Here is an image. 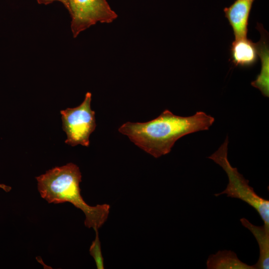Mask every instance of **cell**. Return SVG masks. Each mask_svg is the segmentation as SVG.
I'll list each match as a JSON object with an SVG mask.
<instances>
[{"label":"cell","instance_id":"obj_1","mask_svg":"<svg viewBox=\"0 0 269 269\" xmlns=\"http://www.w3.org/2000/svg\"><path fill=\"white\" fill-rule=\"evenodd\" d=\"M214 118L198 111L189 117H181L165 110L158 117L144 123L130 122L118 129L137 146L155 158L169 153L175 142L182 136L208 130Z\"/></svg>","mask_w":269,"mask_h":269},{"label":"cell","instance_id":"obj_2","mask_svg":"<svg viewBox=\"0 0 269 269\" xmlns=\"http://www.w3.org/2000/svg\"><path fill=\"white\" fill-rule=\"evenodd\" d=\"M81 178L79 167L73 163L54 167L36 177L38 190L42 198L49 203H72L84 212L86 227L99 229L107 221L110 206L107 204L95 206L88 205L80 194Z\"/></svg>","mask_w":269,"mask_h":269},{"label":"cell","instance_id":"obj_3","mask_svg":"<svg viewBox=\"0 0 269 269\" xmlns=\"http://www.w3.org/2000/svg\"><path fill=\"white\" fill-rule=\"evenodd\" d=\"M228 144L227 136L218 150L208 157L224 169L228 178L225 189L215 195L226 194L244 201L257 211L264 224L269 227V201L258 195L249 185V180L231 165L228 159Z\"/></svg>","mask_w":269,"mask_h":269},{"label":"cell","instance_id":"obj_4","mask_svg":"<svg viewBox=\"0 0 269 269\" xmlns=\"http://www.w3.org/2000/svg\"><path fill=\"white\" fill-rule=\"evenodd\" d=\"M92 94H85L78 106L61 110L62 129L67 135L65 142L72 146L78 144L88 147L91 134L96 127L95 112L91 109Z\"/></svg>","mask_w":269,"mask_h":269},{"label":"cell","instance_id":"obj_5","mask_svg":"<svg viewBox=\"0 0 269 269\" xmlns=\"http://www.w3.org/2000/svg\"><path fill=\"white\" fill-rule=\"evenodd\" d=\"M74 38L97 22L111 23L118 15L107 0H67Z\"/></svg>","mask_w":269,"mask_h":269},{"label":"cell","instance_id":"obj_6","mask_svg":"<svg viewBox=\"0 0 269 269\" xmlns=\"http://www.w3.org/2000/svg\"><path fill=\"white\" fill-rule=\"evenodd\" d=\"M255 0H236L224 9L225 16L232 27L235 39L246 38L248 20Z\"/></svg>","mask_w":269,"mask_h":269},{"label":"cell","instance_id":"obj_7","mask_svg":"<svg viewBox=\"0 0 269 269\" xmlns=\"http://www.w3.org/2000/svg\"><path fill=\"white\" fill-rule=\"evenodd\" d=\"M256 28L261 34L260 40L257 43L258 56L261 61V70L255 80L251 82L252 86L258 89L263 96H269V49L268 34L263 25L258 23Z\"/></svg>","mask_w":269,"mask_h":269},{"label":"cell","instance_id":"obj_8","mask_svg":"<svg viewBox=\"0 0 269 269\" xmlns=\"http://www.w3.org/2000/svg\"><path fill=\"white\" fill-rule=\"evenodd\" d=\"M231 61L236 66L249 67L258 61L257 44L246 38L235 39L231 47Z\"/></svg>","mask_w":269,"mask_h":269},{"label":"cell","instance_id":"obj_9","mask_svg":"<svg viewBox=\"0 0 269 269\" xmlns=\"http://www.w3.org/2000/svg\"><path fill=\"white\" fill-rule=\"evenodd\" d=\"M241 224L248 229L256 238L259 245L260 254L257 263L254 265L255 269L269 268V227L258 226L251 223L245 218L240 219Z\"/></svg>","mask_w":269,"mask_h":269},{"label":"cell","instance_id":"obj_10","mask_svg":"<svg viewBox=\"0 0 269 269\" xmlns=\"http://www.w3.org/2000/svg\"><path fill=\"white\" fill-rule=\"evenodd\" d=\"M208 269H255L254 265L242 262L232 251H219L209 256L206 262Z\"/></svg>","mask_w":269,"mask_h":269},{"label":"cell","instance_id":"obj_11","mask_svg":"<svg viewBox=\"0 0 269 269\" xmlns=\"http://www.w3.org/2000/svg\"><path fill=\"white\" fill-rule=\"evenodd\" d=\"M94 230L96 233V237L90 246L89 252L95 260L97 268L98 269H104V259L101 251L98 229H96Z\"/></svg>","mask_w":269,"mask_h":269},{"label":"cell","instance_id":"obj_12","mask_svg":"<svg viewBox=\"0 0 269 269\" xmlns=\"http://www.w3.org/2000/svg\"><path fill=\"white\" fill-rule=\"evenodd\" d=\"M36 1L39 4H48L51 3L55 1H59L63 4V5L67 9L68 8V4H67V0H36Z\"/></svg>","mask_w":269,"mask_h":269},{"label":"cell","instance_id":"obj_13","mask_svg":"<svg viewBox=\"0 0 269 269\" xmlns=\"http://www.w3.org/2000/svg\"><path fill=\"white\" fill-rule=\"evenodd\" d=\"M0 188L2 189L6 192H9L11 189V187L3 184H0Z\"/></svg>","mask_w":269,"mask_h":269}]
</instances>
